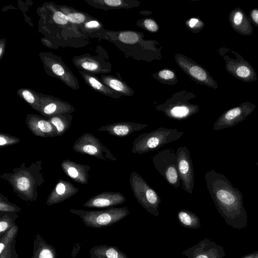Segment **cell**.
<instances>
[{"label":"cell","instance_id":"cell-30","mask_svg":"<svg viewBox=\"0 0 258 258\" xmlns=\"http://www.w3.org/2000/svg\"><path fill=\"white\" fill-rule=\"evenodd\" d=\"M19 96L37 110L39 101V93L29 89L21 88L17 91Z\"/></svg>","mask_w":258,"mask_h":258},{"label":"cell","instance_id":"cell-44","mask_svg":"<svg viewBox=\"0 0 258 258\" xmlns=\"http://www.w3.org/2000/svg\"><path fill=\"white\" fill-rule=\"evenodd\" d=\"M5 40H2L1 41V46H0V58L1 59L3 57V55L5 52Z\"/></svg>","mask_w":258,"mask_h":258},{"label":"cell","instance_id":"cell-34","mask_svg":"<svg viewBox=\"0 0 258 258\" xmlns=\"http://www.w3.org/2000/svg\"><path fill=\"white\" fill-rule=\"evenodd\" d=\"M0 212L17 213L21 210V208L17 205L11 203L8 199L0 194Z\"/></svg>","mask_w":258,"mask_h":258},{"label":"cell","instance_id":"cell-38","mask_svg":"<svg viewBox=\"0 0 258 258\" xmlns=\"http://www.w3.org/2000/svg\"><path fill=\"white\" fill-rule=\"evenodd\" d=\"M52 18L55 23L58 25H64L69 21L67 15L60 11L55 12Z\"/></svg>","mask_w":258,"mask_h":258},{"label":"cell","instance_id":"cell-36","mask_svg":"<svg viewBox=\"0 0 258 258\" xmlns=\"http://www.w3.org/2000/svg\"><path fill=\"white\" fill-rule=\"evenodd\" d=\"M20 141V140L17 137L3 133L0 134L1 147L15 144Z\"/></svg>","mask_w":258,"mask_h":258},{"label":"cell","instance_id":"cell-1","mask_svg":"<svg viewBox=\"0 0 258 258\" xmlns=\"http://www.w3.org/2000/svg\"><path fill=\"white\" fill-rule=\"evenodd\" d=\"M205 177L215 207L226 223L238 229L245 227L247 216L241 192L223 174L212 169L206 172Z\"/></svg>","mask_w":258,"mask_h":258},{"label":"cell","instance_id":"cell-7","mask_svg":"<svg viewBox=\"0 0 258 258\" xmlns=\"http://www.w3.org/2000/svg\"><path fill=\"white\" fill-rule=\"evenodd\" d=\"M41 58L48 74L59 78L72 88L78 89L77 79L61 59L50 53H41Z\"/></svg>","mask_w":258,"mask_h":258},{"label":"cell","instance_id":"cell-33","mask_svg":"<svg viewBox=\"0 0 258 258\" xmlns=\"http://www.w3.org/2000/svg\"><path fill=\"white\" fill-rule=\"evenodd\" d=\"M140 34L135 31H125L119 33V40L125 44H133L137 43L141 38Z\"/></svg>","mask_w":258,"mask_h":258},{"label":"cell","instance_id":"cell-27","mask_svg":"<svg viewBox=\"0 0 258 258\" xmlns=\"http://www.w3.org/2000/svg\"><path fill=\"white\" fill-rule=\"evenodd\" d=\"M101 80L106 86L116 92L128 96L133 94V91L131 88L115 77L102 75Z\"/></svg>","mask_w":258,"mask_h":258},{"label":"cell","instance_id":"cell-32","mask_svg":"<svg viewBox=\"0 0 258 258\" xmlns=\"http://www.w3.org/2000/svg\"><path fill=\"white\" fill-rule=\"evenodd\" d=\"M87 2L94 7L101 8H120L126 5L125 2L121 0H99Z\"/></svg>","mask_w":258,"mask_h":258},{"label":"cell","instance_id":"cell-39","mask_svg":"<svg viewBox=\"0 0 258 258\" xmlns=\"http://www.w3.org/2000/svg\"><path fill=\"white\" fill-rule=\"evenodd\" d=\"M157 75L159 78L165 81H170L175 77L174 72L169 69L162 70L158 73Z\"/></svg>","mask_w":258,"mask_h":258},{"label":"cell","instance_id":"cell-12","mask_svg":"<svg viewBox=\"0 0 258 258\" xmlns=\"http://www.w3.org/2000/svg\"><path fill=\"white\" fill-rule=\"evenodd\" d=\"M156 109L163 111L171 119L181 120L197 113L199 107L190 104L184 100L170 99L164 104L156 106Z\"/></svg>","mask_w":258,"mask_h":258},{"label":"cell","instance_id":"cell-40","mask_svg":"<svg viewBox=\"0 0 258 258\" xmlns=\"http://www.w3.org/2000/svg\"><path fill=\"white\" fill-rule=\"evenodd\" d=\"M144 27L148 31L155 32L158 30V26L152 19H146L143 21Z\"/></svg>","mask_w":258,"mask_h":258},{"label":"cell","instance_id":"cell-24","mask_svg":"<svg viewBox=\"0 0 258 258\" xmlns=\"http://www.w3.org/2000/svg\"><path fill=\"white\" fill-rule=\"evenodd\" d=\"M85 82L93 89L104 95L112 97H119L116 91L108 87L94 76L83 71H79Z\"/></svg>","mask_w":258,"mask_h":258},{"label":"cell","instance_id":"cell-26","mask_svg":"<svg viewBox=\"0 0 258 258\" xmlns=\"http://www.w3.org/2000/svg\"><path fill=\"white\" fill-rule=\"evenodd\" d=\"M177 216L179 223L184 228L197 229L201 227L200 219L195 213L181 209L178 211Z\"/></svg>","mask_w":258,"mask_h":258},{"label":"cell","instance_id":"cell-23","mask_svg":"<svg viewBox=\"0 0 258 258\" xmlns=\"http://www.w3.org/2000/svg\"><path fill=\"white\" fill-rule=\"evenodd\" d=\"M31 258H57V254L53 246L46 242L41 235L37 234L34 240Z\"/></svg>","mask_w":258,"mask_h":258},{"label":"cell","instance_id":"cell-8","mask_svg":"<svg viewBox=\"0 0 258 258\" xmlns=\"http://www.w3.org/2000/svg\"><path fill=\"white\" fill-rule=\"evenodd\" d=\"M73 149L76 152L103 160L116 161L117 159L97 138L90 134H85L79 138L73 146Z\"/></svg>","mask_w":258,"mask_h":258},{"label":"cell","instance_id":"cell-16","mask_svg":"<svg viewBox=\"0 0 258 258\" xmlns=\"http://www.w3.org/2000/svg\"><path fill=\"white\" fill-rule=\"evenodd\" d=\"M26 122L28 128L35 136L45 138L58 136L55 126L40 116L27 114Z\"/></svg>","mask_w":258,"mask_h":258},{"label":"cell","instance_id":"cell-42","mask_svg":"<svg viewBox=\"0 0 258 258\" xmlns=\"http://www.w3.org/2000/svg\"><path fill=\"white\" fill-rule=\"evenodd\" d=\"M249 18L253 23L258 27V9H253L249 12Z\"/></svg>","mask_w":258,"mask_h":258},{"label":"cell","instance_id":"cell-46","mask_svg":"<svg viewBox=\"0 0 258 258\" xmlns=\"http://www.w3.org/2000/svg\"><path fill=\"white\" fill-rule=\"evenodd\" d=\"M241 258H252V254L249 253L246 255L244 256L243 257Z\"/></svg>","mask_w":258,"mask_h":258},{"label":"cell","instance_id":"cell-25","mask_svg":"<svg viewBox=\"0 0 258 258\" xmlns=\"http://www.w3.org/2000/svg\"><path fill=\"white\" fill-rule=\"evenodd\" d=\"M75 65L86 72L99 73L102 71L100 63L92 56H80L74 59Z\"/></svg>","mask_w":258,"mask_h":258},{"label":"cell","instance_id":"cell-20","mask_svg":"<svg viewBox=\"0 0 258 258\" xmlns=\"http://www.w3.org/2000/svg\"><path fill=\"white\" fill-rule=\"evenodd\" d=\"M78 190L71 182L60 179L47 198L46 204L51 205L62 202L75 195Z\"/></svg>","mask_w":258,"mask_h":258},{"label":"cell","instance_id":"cell-19","mask_svg":"<svg viewBox=\"0 0 258 258\" xmlns=\"http://www.w3.org/2000/svg\"><path fill=\"white\" fill-rule=\"evenodd\" d=\"M229 21L233 29L239 34L245 36L253 32L252 25L244 12L240 8L232 10L228 16Z\"/></svg>","mask_w":258,"mask_h":258},{"label":"cell","instance_id":"cell-18","mask_svg":"<svg viewBox=\"0 0 258 258\" xmlns=\"http://www.w3.org/2000/svg\"><path fill=\"white\" fill-rule=\"evenodd\" d=\"M147 126L146 124L122 121L115 122L101 127L98 131L107 132L109 134L118 137H125L132 133L142 130Z\"/></svg>","mask_w":258,"mask_h":258},{"label":"cell","instance_id":"cell-2","mask_svg":"<svg viewBox=\"0 0 258 258\" xmlns=\"http://www.w3.org/2000/svg\"><path fill=\"white\" fill-rule=\"evenodd\" d=\"M184 134L176 128L160 127L149 133L140 134L133 143L132 152L142 154L156 150L165 145L179 140Z\"/></svg>","mask_w":258,"mask_h":258},{"label":"cell","instance_id":"cell-9","mask_svg":"<svg viewBox=\"0 0 258 258\" xmlns=\"http://www.w3.org/2000/svg\"><path fill=\"white\" fill-rule=\"evenodd\" d=\"M177 171L182 188L192 194L195 176L192 161L189 150L186 146L179 147L176 151Z\"/></svg>","mask_w":258,"mask_h":258},{"label":"cell","instance_id":"cell-10","mask_svg":"<svg viewBox=\"0 0 258 258\" xmlns=\"http://www.w3.org/2000/svg\"><path fill=\"white\" fill-rule=\"evenodd\" d=\"M175 60L178 66L192 80L213 89L218 88L216 82L201 66L179 54L175 55Z\"/></svg>","mask_w":258,"mask_h":258},{"label":"cell","instance_id":"cell-31","mask_svg":"<svg viewBox=\"0 0 258 258\" xmlns=\"http://www.w3.org/2000/svg\"><path fill=\"white\" fill-rule=\"evenodd\" d=\"M18 231V227L16 224L0 238V254L2 253L5 248L9 246L16 238Z\"/></svg>","mask_w":258,"mask_h":258},{"label":"cell","instance_id":"cell-17","mask_svg":"<svg viewBox=\"0 0 258 258\" xmlns=\"http://www.w3.org/2000/svg\"><path fill=\"white\" fill-rule=\"evenodd\" d=\"M126 200L119 192L105 191L89 199L84 206L87 208H108L123 204Z\"/></svg>","mask_w":258,"mask_h":258},{"label":"cell","instance_id":"cell-13","mask_svg":"<svg viewBox=\"0 0 258 258\" xmlns=\"http://www.w3.org/2000/svg\"><path fill=\"white\" fill-rule=\"evenodd\" d=\"M236 59H233L226 55L223 57L225 61L226 69L235 78L245 82L255 81L256 74L253 68L238 53L234 51Z\"/></svg>","mask_w":258,"mask_h":258},{"label":"cell","instance_id":"cell-41","mask_svg":"<svg viewBox=\"0 0 258 258\" xmlns=\"http://www.w3.org/2000/svg\"><path fill=\"white\" fill-rule=\"evenodd\" d=\"M188 26L191 28L201 29L204 26V23L197 18L191 19L188 23Z\"/></svg>","mask_w":258,"mask_h":258},{"label":"cell","instance_id":"cell-28","mask_svg":"<svg viewBox=\"0 0 258 258\" xmlns=\"http://www.w3.org/2000/svg\"><path fill=\"white\" fill-rule=\"evenodd\" d=\"M73 116L63 114L51 116L47 119L56 127L58 136H61L70 127Z\"/></svg>","mask_w":258,"mask_h":258},{"label":"cell","instance_id":"cell-43","mask_svg":"<svg viewBox=\"0 0 258 258\" xmlns=\"http://www.w3.org/2000/svg\"><path fill=\"white\" fill-rule=\"evenodd\" d=\"M100 26V23L96 20H91L86 22L84 24V27L88 29L97 28Z\"/></svg>","mask_w":258,"mask_h":258},{"label":"cell","instance_id":"cell-11","mask_svg":"<svg viewBox=\"0 0 258 258\" xmlns=\"http://www.w3.org/2000/svg\"><path fill=\"white\" fill-rule=\"evenodd\" d=\"M255 105L249 102H245L240 105L224 112L217 120L213 125V130L219 131L231 127L244 120L251 114Z\"/></svg>","mask_w":258,"mask_h":258},{"label":"cell","instance_id":"cell-22","mask_svg":"<svg viewBox=\"0 0 258 258\" xmlns=\"http://www.w3.org/2000/svg\"><path fill=\"white\" fill-rule=\"evenodd\" d=\"M89 253L90 258H128L118 247L105 244L93 246Z\"/></svg>","mask_w":258,"mask_h":258},{"label":"cell","instance_id":"cell-4","mask_svg":"<svg viewBox=\"0 0 258 258\" xmlns=\"http://www.w3.org/2000/svg\"><path fill=\"white\" fill-rule=\"evenodd\" d=\"M32 165L29 168L20 167L13 173L4 174L1 177L7 180L18 196L26 201H33L37 197L33 194L40 184L36 183V175H34Z\"/></svg>","mask_w":258,"mask_h":258},{"label":"cell","instance_id":"cell-45","mask_svg":"<svg viewBox=\"0 0 258 258\" xmlns=\"http://www.w3.org/2000/svg\"><path fill=\"white\" fill-rule=\"evenodd\" d=\"M252 258H258V251L252 253Z\"/></svg>","mask_w":258,"mask_h":258},{"label":"cell","instance_id":"cell-21","mask_svg":"<svg viewBox=\"0 0 258 258\" xmlns=\"http://www.w3.org/2000/svg\"><path fill=\"white\" fill-rule=\"evenodd\" d=\"M61 166L64 172L76 181L82 184L87 183L90 167L76 163L68 160L64 161Z\"/></svg>","mask_w":258,"mask_h":258},{"label":"cell","instance_id":"cell-5","mask_svg":"<svg viewBox=\"0 0 258 258\" xmlns=\"http://www.w3.org/2000/svg\"><path fill=\"white\" fill-rule=\"evenodd\" d=\"M131 189L138 202L149 213L158 217L161 200L157 192L138 173L133 172L130 177Z\"/></svg>","mask_w":258,"mask_h":258},{"label":"cell","instance_id":"cell-15","mask_svg":"<svg viewBox=\"0 0 258 258\" xmlns=\"http://www.w3.org/2000/svg\"><path fill=\"white\" fill-rule=\"evenodd\" d=\"M74 107L69 103L57 98L39 93V101L36 111L42 116H51L68 114L74 111Z\"/></svg>","mask_w":258,"mask_h":258},{"label":"cell","instance_id":"cell-35","mask_svg":"<svg viewBox=\"0 0 258 258\" xmlns=\"http://www.w3.org/2000/svg\"><path fill=\"white\" fill-rule=\"evenodd\" d=\"M16 238L13 241L11 244L7 247L0 254V258H19L16 249Z\"/></svg>","mask_w":258,"mask_h":258},{"label":"cell","instance_id":"cell-3","mask_svg":"<svg viewBox=\"0 0 258 258\" xmlns=\"http://www.w3.org/2000/svg\"><path fill=\"white\" fill-rule=\"evenodd\" d=\"M70 212L79 216L87 227L93 228L111 226L126 217L130 213L127 207L96 211L71 209Z\"/></svg>","mask_w":258,"mask_h":258},{"label":"cell","instance_id":"cell-29","mask_svg":"<svg viewBox=\"0 0 258 258\" xmlns=\"http://www.w3.org/2000/svg\"><path fill=\"white\" fill-rule=\"evenodd\" d=\"M17 213L0 212V238L15 224Z\"/></svg>","mask_w":258,"mask_h":258},{"label":"cell","instance_id":"cell-6","mask_svg":"<svg viewBox=\"0 0 258 258\" xmlns=\"http://www.w3.org/2000/svg\"><path fill=\"white\" fill-rule=\"evenodd\" d=\"M152 161L155 168L169 185L175 188L180 187L177 156L173 149H166L159 152L153 157Z\"/></svg>","mask_w":258,"mask_h":258},{"label":"cell","instance_id":"cell-37","mask_svg":"<svg viewBox=\"0 0 258 258\" xmlns=\"http://www.w3.org/2000/svg\"><path fill=\"white\" fill-rule=\"evenodd\" d=\"M66 15L69 21L74 24H82L86 20V16L82 13L73 12L67 13Z\"/></svg>","mask_w":258,"mask_h":258},{"label":"cell","instance_id":"cell-14","mask_svg":"<svg viewBox=\"0 0 258 258\" xmlns=\"http://www.w3.org/2000/svg\"><path fill=\"white\" fill-rule=\"evenodd\" d=\"M182 254L187 258H223L226 255L221 245L207 238L185 249Z\"/></svg>","mask_w":258,"mask_h":258}]
</instances>
